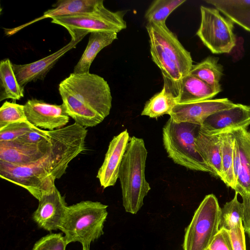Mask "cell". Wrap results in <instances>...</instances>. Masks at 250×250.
Listing matches in <instances>:
<instances>
[{"instance_id": "1", "label": "cell", "mask_w": 250, "mask_h": 250, "mask_svg": "<svg viewBox=\"0 0 250 250\" xmlns=\"http://www.w3.org/2000/svg\"><path fill=\"white\" fill-rule=\"evenodd\" d=\"M59 91L69 116L84 127L96 126L110 113V87L97 74L71 73L60 83Z\"/></svg>"}, {"instance_id": "2", "label": "cell", "mask_w": 250, "mask_h": 250, "mask_svg": "<svg viewBox=\"0 0 250 250\" xmlns=\"http://www.w3.org/2000/svg\"><path fill=\"white\" fill-rule=\"evenodd\" d=\"M147 151L142 138L129 139L120 167L123 205L127 212L135 214L144 204L151 188L145 177Z\"/></svg>"}, {"instance_id": "3", "label": "cell", "mask_w": 250, "mask_h": 250, "mask_svg": "<svg viewBox=\"0 0 250 250\" xmlns=\"http://www.w3.org/2000/svg\"><path fill=\"white\" fill-rule=\"evenodd\" d=\"M108 206L98 201H82L67 207L60 228L67 244L79 242L82 246L90 244L104 234Z\"/></svg>"}, {"instance_id": "4", "label": "cell", "mask_w": 250, "mask_h": 250, "mask_svg": "<svg viewBox=\"0 0 250 250\" xmlns=\"http://www.w3.org/2000/svg\"><path fill=\"white\" fill-rule=\"evenodd\" d=\"M200 125L177 123L169 118L163 128V141L168 156L175 163L192 170L212 171L198 151L195 139Z\"/></svg>"}, {"instance_id": "5", "label": "cell", "mask_w": 250, "mask_h": 250, "mask_svg": "<svg viewBox=\"0 0 250 250\" xmlns=\"http://www.w3.org/2000/svg\"><path fill=\"white\" fill-rule=\"evenodd\" d=\"M48 132L50 148L42 163L55 179H59L69 163L85 150L87 130L75 123Z\"/></svg>"}, {"instance_id": "6", "label": "cell", "mask_w": 250, "mask_h": 250, "mask_svg": "<svg viewBox=\"0 0 250 250\" xmlns=\"http://www.w3.org/2000/svg\"><path fill=\"white\" fill-rule=\"evenodd\" d=\"M125 14L123 11L108 10L103 2L92 12L55 17L51 19V22L64 27L71 40H76L94 32L118 33L126 28Z\"/></svg>"}, {"instance_id": "7", "label": "cell", "mask_w": 250, "mask_h": 250, "mask_svg": "<svg viewBox=\"0 0 250 250\" xmlns=\"http://www.w3.org/2000/svg\"><path fill=\"white\" fill-rule=\"evenodd\" d=\"M221 208L213 194L206 195L186 228L184 250H206L219 231Z\"/></svg>"}, {"instance_id": "8", "label": "cell", "mask_w": 250, "mask_h": 250, "mask_svg": "<svg viewBox=\"0 0 250 250\" xmlns=\"http://www.w3.org/2000/svg\"><path fill=\"white\" fill-rule=\"evenodd\" d=\"M200 12L197 36L213 54L230 53L236 44L234 22L216 8L201 6Z\"/></svg>"}, {"instance_id": "9", "label": "cell", "mask_w": 250, "mask_h": 250, "mask_svg": "<svg viewBox=\"0 0 250 250\" xmlns=\"http://www.w3.org/2000/svg\"><path fill=\"white\" fill-rule=\"evenodd\" d=\"M42 161L28 165H16L0 161V177L25 188L39 201L56 187V179Z\"/></svg>"}, {"instance_id": "10", "label": "cell", "mask_w": 250, "mask_h": 250, "mask_svg": "<svg viewBox=\"0 0 250 250\" xmlns=\"http://www.w3.org/2000/svg\"><path fill=\"white\" fill-rule=\"evenodd\" d=\"M146 29L149 40L158 44L177 64L183 76L188 74L193 66L190 53L186 50L166 24L147 23Z\"/></svg>"}, {"instance_id": "11", "label": "cell", "mask_w": 250, "mask_h": 250, "mask_svg": "<svg viewBox=\"0 0 250 250\" xmlns=\"http://www.w3.org/2000/svg\"><path fill=\"white\" fill-rule=\"evenodd\" d=\"M27 120L35 126L53 130L64 127L70 117L62 104L60 105L47 103L33 98L24 104Z\"/></svg>"}, {"instance_id": "12", "label": "cell", "mask_w": 250, "mask_h": 250, "mask_svg": "<svg viewBox=\"0 0 250 250\" xmlns=\"http://www.w3.org/2000/svg\"><path fill=\"white\" fill-rule=\"evenodd\" d=\"M50 148L48 141L39 144L20 139L0 142V161L16 165H28L42 161Z\"/></svg>"}, {"instance_id": "13", "label": "cell", "mask_w": 250, "mask_h": 250, "mask_svg": "<svg viewBox=\"0 0 250 250\" xmlns=\"http://www.w3.org/2000/svg\"><path fill=\"white\" fill-rule=\"evenodd\" d=\"M235 104L227 98L178 104L169 115L177 123L186 122L201 125L211 115L231 108Z\"/></svg>"}, {"instance_id": "14", "label": "cell", "mask_w": 250, "mask_h": 250, "mask_svg": "<svg viewBox=\"0 0 250 250\" xmlns=\"http://www.w3.org/2000/svg\"><path fill=\"white\" fill-rule=\"evenodd\" d=\"M250 125V106L236 104L230 108L208 117L200 125V131L209 135H218Z\"/></svg>"}, {"instance_id": "15", "label": "cell", "mask_w": 250, "mask_h": 250, "mask_svg": "<svg viewBox=\"0 0 250 250\" xmlns=\"http://www.w3.org/2000/svg\"><path fill=\"white\" fill-rule=\"evenodd\" d=\"M67 207L64 197L56 187L52 192L45 194L39 200L32 219L40 228L45 230L60 229Z\"/></svg>"}, {"instance_id": "16", "label": "cell", "mask_w": 250, "mask_h": 250, "mask_svg": "<svg viewBox=\"0 0 250 250\" xmlns=\"http://www.w3.org/2000/svg\"><path fill=\"white\" fill-rule=\"evenodd\" d=\"M126 129L114 136L109 143L97 178L104 188L113 186L119 177L120 167L129 141Z\"/></svg>"}, {"instance_id": "17", "label": "cell", "mask_w": 250, "mask_h": 250, "mask_svg": "<svg viewBox=\"0 0 250 250\" xmlns=\"http://www.w3.org/2000/svg\"><path fill=\"white\" fill-rule=\"evenodd\" d=\"M83 38L70 42L54 53L36 62L25 64H13L19 84L23 88L28 83L43 80L59 60L67 52L75 47Z\"/></svg>"}, {"instance_id": "18", "label": "cell", "mask_w": 250, "mask_h": 250, "mask_svg": "<svg viewBox=\"0 0 250 250\" xmlns=\"http://www.w3.org/2000/svg\"><path fill=\"white\" fill-rule=\"evenodd\" d=\"M230 131L233 136L239 155L235 192L241 196L250 193V132L240 128Z\"/></svg>"}, {"instance_id": "19", "label": "cell", "mask_w": 250, "mask_h": 250, "mask_svg": "<svg viewBox=\"0 0 250 250\" xmlns=\"http://www.w3.org/2000/svg\"><path fill=\"white\" fill-rule=\"evenodd\" d=\"M149 42L151 59L161 70L164 82L163 86L176 99L184 76L176 63L158 44L151 40H149Z\"/></svg>"}, {"instance_id": "20", "label": "cell", "mask_w": 250, "mask_h": 250, "mask_svg": "<svg viewBox=\"0 0 250 250\" xmlns=\"http://www.w3.org/2000/svg\"><path fill=\"white\" fill-rule=\"evenodd\" d=\"M103 0H60L53 5V8L46 11L41 17L19 27L7 29L6 34L12 35L25 26L37 21L55 17L69 16L74 14L90 12L95 10Z\"/></svg>"}, {"instance_id": "21", "label": "cell", "mask_w": 250, "mask_h": 250, "mask_svg": "<svg viewBox=\"0 0 250 250\" xmlns=\"http://www.w3.org/2000/svg\"><path fill=\"white\" fill-rule=\"evenodd\" d=\"M195 142L198 151L211 169L213 175L221 179L222 175L221 134L209 135L200 130Z\"/></svg>"}, {"instance_id": "22", "label": "cell", "mask_w": 250, "mask_h": 250, "mask_svg": "<svg viewBox=\"0 0 250 250\" xmlns=\"http://www.w3.org/2000/svg\"><path fill=\"white\" fill-rule=\"evenodd\" d=\"M117 39V33L94 32L90 33L87 45L74 68V73H89L91 63L99 52Z\"/></svg>"}, {"instance_id": "23", "label": "cell", "mask_w": 250, "mask_h": 250, "mask_svg": "<svg viewBox=\"0 0 250 250\" xmlns=\"http://www.w3.org/2000/svg\"><path fill=\"white\" fill-rule=\"evenodd\" d=\"M217 94L206 83L188 74L182 79L176 103L187 104L209 100Z\"/></svg>"}, {"instance_id": "24", "label": "cell", "mask_w": 250, "mask_h": 250, "mask_svg": "<svg viewBox=\"0 0 250 250\" xmlns=\"http://www.w3.org/2000/svg\"><path fill=\"white\" fill-rule=\"evenodd\" d=\"M219 58L208 56L193 65L189 74L201 80L218 94L222 91L220 83L223 75V66L218 63Z\"/></svg>"}, {"instance_id": "25", "label": "cell", "mask_w": 250, "mask_h": 250, "mask_svg": "<svg viewBox=\"0 0 250 250\" xmlns=\"http://www.w3.org/2000/svg\"><path fill=\"white\" fill-rule=\"evenodd\" d=\"M24 97V88L16 77L13 63L9 59L0 62V101L7 99L19 100Z\"/></svg>"}, {"instance_id": "26", "label": "cell", "mask_w": 250, "mask_h": 250, "mask_svg": "<svg viewBox=\"0 0 250 250\" xmlns=\"http://www.w3.org/2000/svg\"><path fill=\"white\" fill-rule=\"evenodd\" d=\"M176 104L175 97L163 86L160 92L146 102L141 115L157 118L165 114L169 115Z\"/></svg>"}, {"instance_id": "27", "label": "cell", "mask_w": 250, "mask_h": 250, "mask_svg": "<svg viewBox=\"0 0 250 250\" xmlns=\"http://www.w3.org/2000/svg\"><path fill=\"white\" fill-rule=\"evenodd\" d=\"M222 138L221 163L222 175L221 180L234 190L235 181L233 168L234 137L230 131L220 134Z\"/></svg>"}, {"instance_id": "28", "label": "cell", "mask_w": 250, "mask_h": 250, "mask_svg": "<svg viewBox=\"0 0 250 250\" xmlns=\"http://www.w3.org/2000/svg\"><path fill=\"white\" fill-rule=\"evenodd\" d=\"M186 0H155L146 10L145 18L147 23L166 24L169 15Z\"/></svg>"}, {"instance_id": "29", "label": "cell", "mask_w": 250, "mask_h": 250, "mask_svg": "<svg viewBox=\"0 0 250 250\" xmlns=\"http://www.w3.org/2000/svg\"><path fill=\"white\" fill-rule=\"evenodd\" d=\"M238 193L235 192L233 199L226 202L221 208L219 217V229L228 231L234 228L242 222L243 217V205L238 200Z\"/></svg>"}, {"instance_id": "30", "label": "cell", "mask_w": 250, "mask_h": 250, "mask_svg": "<svg viewBox=\"0 0 250 250\" xmlns=\"http://www.w3.org/2000/svg\"><path fill=\"white\" fill-rule=\"evenodd\" d=\"M27 121L24 105L5 101L0 108V130L17 122Z\"/></svg>"}, {"instance_id": "31", "label": "cell", "mask_w": 250, "mask_h": 250, "mask_svg": "<svg viewBox=\"0 0 250 250\" xmlns=\"http://www.w3.org/2000/svg\"><path fill=\"white\" fill-rule=\"evenodd\" d=\"M67 245L62 233H50L37 241L32 250H65Z\"/></svg>"}, {"instance_id": "32", "label": "cell", "mask_w": 250, "mask_h": 250, "mask_svg": "<svg viewBox=\"0 0 250 250\" xmlns=\"http://www.w3.org/2000/svg\"><path fill=\"white\" fill-rule=\"evenodd\" d=\"M34 127L27 120L10 124L0 130V142L16 140Z\"/></svg>"}, {"instance_id": "33", "label": "cell", "mask_w": 250, "mask_h": 250, "mask_svg": "<svg viewBox=\"0 0 250 250\" xmlns=\"http://www.w3.org/2000/svg\"><path fill=\"white\" fill-rule=\"evenodd\" d=\"M221 13L250 10V0H206Z\"/></svg>"}, {"instance_id": "34", "label": "cell", "mask_w": 250, "mask_h": 250, "mask_svg": "<svg viewBox=\"0 0 250 250\" xmlns=\"http://www.w3.org/2000/svg\"><path fill=\"white\" fill-rule=\"evenodd\" d=\"M206 250H233L229 231L220 229Z\"/></svg>"}, {"instance_id": "35", "label": "cell", "mask_w": 250, "mask_h": 250, "mask_svg": "<svg viewBox=\"0 0 250 250\" xmlns=\"http://www.w3.org/2000/svg\"><path fill=\"white\" fill-rule=\"evenodd\" d=\"M231 239L233 250H246L245 231L242 222L228 231Z\"/></svg>"}, {"instance_id": "36", "label": "cell", "mask_w": 250, "mask_h": 250, "mask_svg": "<svg viewBox=\"0 0 250 250\" xmlns=\"http://www.w3.org/2000/svg\"><path fill=\"white\" fill-rule=\"evenodd\" d=\"M234 23L250 32V10L227 11L222 13Z\"/></svg>"}, {"instance_id": "37", "label": "cell", "mask_w": 250, "mask_h": 250, "mask_svg": "<svg viewBox=\"0 0 250 250\" xmlns=\"http://www.w3.org/2000/svg\"><path fill=\"white\" fill-rule=\"evenodd\" d=\"M18 139L30 143L39 144L45 141H49V136L48 130L35 126Z\"/></svg>"}, {"instance_id": "38", "label": "cell", "mask_w": 250, "mask_h": 250, "mask_svg": "<svg viewBox=\"0 0 250 250\" xmlns=\"http://www.w3.org/2000/svg\"><path fill=\"white\" fill-rule=\"evenodd\" d=\"M241 197L243 205V226L244 231L248 234L250 240V193Z\"/></svg>"}, {"instance_id": "39", "label": "cell", "mask_w": 250, "mask_h": 250, "mask_svg": "<svg viewBox=\"0 0 250 250\" xmlns=\"http://www.w3.org/2000/svg\"><path fill=\"white\" fill-rule=\"evenodd\" d=\"M83 250H90L89 247L83 246Z\"/></svg>"}]
</instances>
